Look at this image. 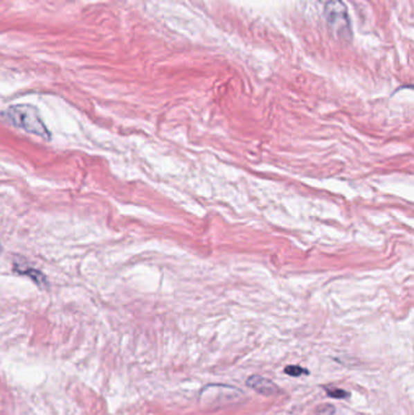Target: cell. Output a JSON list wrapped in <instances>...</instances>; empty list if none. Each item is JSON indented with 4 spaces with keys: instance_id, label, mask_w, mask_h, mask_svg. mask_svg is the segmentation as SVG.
Returning a JSON list of instances; mask_svg holds the SVG:
<instances>
[{
    "instance_id": "obj_1",
    "label": "cell",
    "mask_w": 414,
    "mask_h": 415,
    "mask_svg": "<svg viewBox=\"0 0 414 415\" xmlns=\"http://www.w3.org/2000/svg\"><path fill=\"white\" fill-rule=\"evenodd\" d=\"M6 117L16 127H20L25 132L42 137L46 141H49L51 139V134H50L48 127L45 125L42 117H40L38 108L32 106V105L22 103V105L11 106V107L8 108Z\"/></svg>"
},
{
    "instance_id": "obj_2",
    "label": "cell",
    "mask_w": 414,
    "mask_h": 415,
    "mask_svg": "<svg viewBox=\"0 0 414 415\" xmlns=\"http://www.w3.org/2000/svg\"><path fill=\"white\" fill-rule=\"evenodd\" d=\"M323 16L327 26L341 39H351L350 19L348 9L341 0H325L323 6Z\"/></svg>"
},
{
    "instance_id": "obj_3",
    "label": "cell",
    "mask_w": 414,
    "mask_h": 415,
    "mask_svg": "<svg viewBox=\"0 0 414 415\" xmlns=\"http://www.w3.org/2000/svg\"><path fill=\"white\" fill-rule=\"evenodd\" d=\"M246 386H249L252 390L255 391L258 394H260L262 396H272L276 395L278 392V386L270 380L267 379L264 376H249L246 381Z\"/></svg>"
},
{
    "instance_id": "obj_4",
    "label": "cell",
    "mask_w": 414,
    "mask_h": 415,
    "mask_svg": "<svg viewBox=\"0 0 414 415\" xmlns=\"http://www.w3.org/2000/svg\"><path fill=\"white\" fill-rule=\"evenodd\" d=\"M14 270H15L17 274H24V276H27V277L33 279L35 283L38 284L39 287H44V285H46V279H45L44 274H42L40 271L32 269V267L27 266V265L22 264L21 259L20 263L15 261Z\"/></svg>"
},
{
    "instance_id": "obj_5",
    "label": "cell",
    "mask_w": 414,
    "mask_h": 415,
    "mask_svg": "<svg viewBox=\"0 0 414 415\" xmlns=\"http://www.w3.org/2000/svg\"><path fill=\"white\" fill-rule=\"evenodd\" d=\"M323 389H325V392H327V395L330 396V398L344 400V398H348V397L350 396V394H349L348 391L343 390V389H339V387H330V386H325Z\"/></svg>"
},
{
    "instance_id": "obj_6",
    "label": "cell",
    "mask_w": 414,
    "mask_h": 415,
    "mask_svg": "<svg viewBox=\"0 0 414 415\" xmlns=\"http://www.w3.org/2000/svg\"><path fill=\"white\" fill-rule=\"evenodd\" d=\"M285 373L288 376H293V378H299L301 376H309L310 371L303 368L300 366H288L285 368Z\"/></svg>"
}]
</instances>
